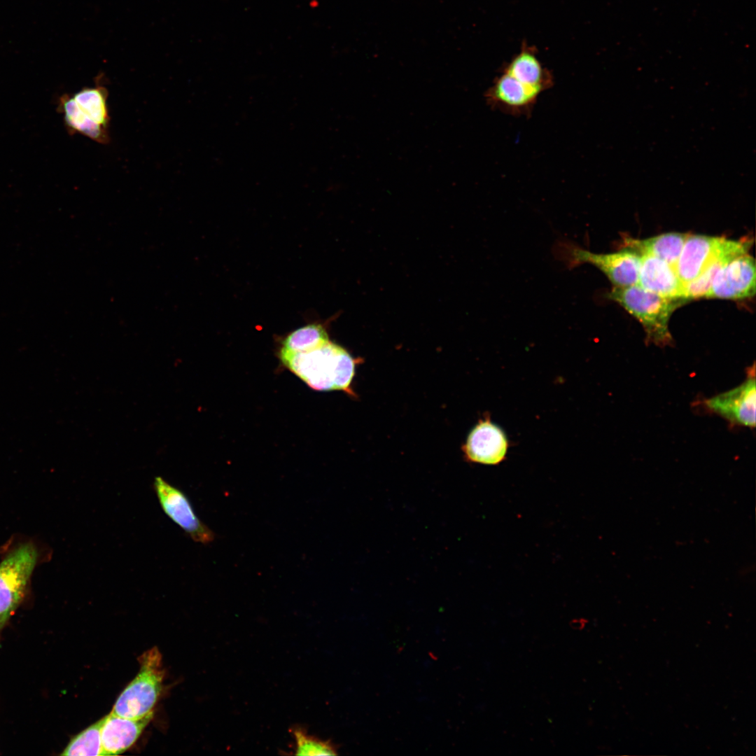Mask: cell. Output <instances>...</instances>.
I'll return each instance as SVG.
<instances>
[{
	"instance_id": "cell-11",
	"label": "cell",
	"mask_w": 756,
	"mask_h": 756,
	"mask_svg": "<svg viewBox=\"0 0 756 756\" xmlns=\"http://www.w3.org/2000/svg\"><path fill=\"white\" fill-rule=\"evenodd\" d=\"M507 440L503 431L489 420L480 421L469 433L464 451L472 462L496 465L505 458Z\"/></svg>"
},
{
	"instance_id": "cell-13",
	"label": "cell",
	"mask_w": 756,
	"mask_h": 756,
	"mask_svg": "<svg viewBox=\"0 0 756 756\" xmlns=\"http://www.w3.org/2000/svg\"><path fill=\"white\" fill-rule=\"evenodd\" d=\"M637 285L665 298L685 300V284L680 279L675 267L652 255H640Z\"/></svg>"
},
{
	"instance_id": "cell-19",
	"label": "cell",
	"mask_w": 756,
	"mask_h": 756,
	"mask_svg": "<svg viewBox=\"0 0 756 756\" xmlns=\"http://www.w3.org/2000/svg\"><path fill=\"white\" fill-rule=\"evenodd\" d=\"M329 341L328 335L321 324L312 323L301 327L285 337L281 349L298 351L320 345Z\"/></svg>"
},
{
	"instance_id": "cell-5",
	"label": "cell",
	"mask_w": 756,
	"mask_h": 756,
	"mask_svg": "<svg viewBox=\"0 0 756 756\" xmlns=\"http://www.w3.org/2000/svg\"><path fill=\"white\" fill-rule=\"evenodd\" d=\"M559 257L569 268L590 264L601 270L615 287L637 284L640 255L623 249L610 253H595L571 243H560Z\"/></svg>"
},
{
	"instance_id": "cell-4",
	"label": "cell",
	"mask_w": 756,
	"mask_h": 756,
	"mask_svg": "<svg viewBox=\"0 0 756 756\" xmlns=\"http://www.w3.org/2000/svg\"><path fill=\"white\" fill-rule=\"evenodd\" d=\"M162 657L154 648L140 657V671L117 699L111 713L138 719L153 712L162 690L164 672Z\"/></svg>"
},
{
	"instance_id": "cell-16",
	"label": "cell",
	"mask_w": 756,
	"mask_h": 756,
	"mask_svg": "<svg viewBox=\"0 0 756 756\" xmlns=\"http://www.w3.org/2000/svg\"><path fill=\"white\" fill-rule=\"evenodd\" d=\"M689 234L668 232L640 239L625 236L622 248L637 254L650 255L666 261L675 267L683 244Z\"/></svg>"
},
{
	"instance_id": "cell-6",
	"label": "cell",
	"mask_w": 756,
	"mask_h": 756,
	"mask_svg": "<svg viewBox=\"0 0 756 756\" xmlns=\"http://www.w3.org/2000/svg\"><path fill=\"white\" fill-rule=\"evenodd\" d=\"M38 559L32 543L27 542L10 552L0 563V628L21 603Z\"/></svg>"
},
{
	"instance_id": "cell-7",
	"label": "cell",
	"mask_w": 756,
	"mask_h": 756,
	"mask_svg": "<svg viewBox=\"0 0 756 756\" xmlns=\"http://www.w3.org/2000/svg\"><path fill=\"white\" fill-rule=\"evenodd\" d=\"M153 488L164 513L194 541L209 544L215 533L195 514L187 496L161 477L155 478Z\"/></svg>"
},
{
	"instance_id": "cell-21",
	"label": "cell",
	"mask_w": 756,
	"mask_h": 756,
	"mask_svg": "<svg viewBox=\"0 0 756 756\" xmlns=\"http://www.w3.org/2000/svg\"><path fill=\"white\" fill-rule=\"evenodd\" d=\"M570 625H571L573 629H577V630H581V629H583V627L584 626V624L582 620H575V621H572L571 623H570Z\"/></svg>"
},
{
	"instance_id": "cell-2",
	"label": "cell",
	"mask_w": 756,
	"mask_h": 756,
	"mask_svg": "<svg viewBox=\"0 0 756 756\" xmlns=\"http://www.w3.org/2000/svg\"><path fill=\"white\" fill-rule=\"evenodd\" d=\"M608 298L621 305L643 326L647 340L659 346L672 342L668 322L673 312L686 301L648 291L637 284L614 286Z\"/></svg>"
},
{
	"instance_id": "cell-12",
	"label": "cell",
	"mask_w": 756,
	"mask_h": 756,
	"mask_svg": "<svg viewBox=\"0 0 756 756\" xmlns=\"http://www.w3.org/2000/svg\"><path fill=\"white\" fill-rule=\"evenodd\" d=\"M724 237L689 234L675 266L685 284L697 278L718 253Z\"/></svg>"
},
{
	"instance_id": "cell-17",
	"label": "cell",
	"mask_w": 756,
	"mask_h": 756,
	"mask_svg": "<svg viewBox=\"0 0 756 756\" xmlns=\"http://www.w3.org/2000/svg\"><path fill=\"white\" fill-rule=\"evenodd\" d=\"M504 71L541 93L554 84L550 74L542 67L538 58L528 51L517 55Z\"/></svg>"
},
{
	"instance_id": "cell-1",
	"label": "cell",
	"mask_w": 756,
	"mask_h": 756,
	"mask_svg": "<svg viewBox=\"0 0 756 756\" xmlns=\"http://www.w3.org/2000/svg\"><path fill=\"white\" fill-rule=\"evenodd\" d=\"M281 363L316 391H349L355 363L342 346L330 340L306 350L279 349Z\"/></svg>"
},
{
	"instance_id": "cell-9",
	"label": "cell",
	"mask_w": 756,
	"mask_h": 756,
	"mask_svg": "<svg viewBox=\"0 0 756 756\" xmlns=\"http://www.w3.org/2000/svg\"><path fill=\"white\" fill-rule=\"evenodd\" d=\"M755 294V261L748 253L736 256L715 274L708 298L741 300Z\"/></svg>"
},
{
	"instance_id": "cell-15",
	"label": "cell",
	"mask_w": 756,
	"mask_h": 756,
	"mask_svg": "<svg viewBox=\"0 0 756 756\" xmlns=\"http://www.w3.org/2000/svg\"><path fill=\"white\" fill-rule=\"evenodd\" d=\"M752 244L749 237L739 240L724 239L718 253L711 259L701 274L695 279L685 284L683 299L706 298L711 283L718 272L730 260L742 254L747 253Z\"/></svg>"
},
{
	"instance_id": "cell-18",
	"label": "cell",
	"mask_w": 756,
	"mask_h": 756,
	"mask_svg": "<svg viewBox=\"0 0 756 756\" xmlns=\"http://www.w3.org/2000/svg\"><path fill=\"white\" fill-rule=\"evenodd\" d=\"M104 720V717L74 736L61 755L104 756L101 738Z\"/></svg>"
},
{
	"instance_id": "cell-10",
	"label": "cell",
	"mask_w": 756,
	"mask_h": 756,
	"mask_svg": "<svg viewBox=\"0 0 756 756\" xmlns=\"http://www.w3.org/2000/svg\"><path fill=\"white\" fill-rule=\"evenodd\" d=\"M542 93L503 71L486 90L484 97L488 106L504 113L530 115Z\"/></svg>"
},
{
	"instance_id": "cell-3",
	"label": "cell",
	"mask_w": 756,
	"mask_h": 756,
	"mask_svg": "<svg viewBox=\"0 0 756 756\" xmlns=\"http://www.w3.org/2000/svg\"><path fill=\"white\" fill-rule=\"evenodd\" d=\"M108 90L98 78L94 87L84 88L73 96H62L59 106L67 128L102 144L110 141Z\"/></svg>"
},
{
	"instance_id": "cell-8",
	"label": "cell",
	"mask_w": 756,
	"mask_h": 756,
	"mask_svg": "<svg viewBox=\"0 0 756 756\" xmlns=\"http://www.w3.org/2000/svg\"><path fill=\"white\" fill-rule=\"evenodd\" d=\"M739 386L706 399V407L734 425L755 426L756 386L755 367Z\"/></svg>"
},
{
	"instance_id": "cell-20",
	"label": "cell",
	"mask_w": 756,
	"mask_h": 756,
	"mask_svg": "<svg viewBox=\"0 0 756 756\" xmlns=\"http://www.w3.org/2000/svg\"><path fill=\"white\" fill-rule=\"evenodd\" d=\"M290 733L295 740L293 747L294 755H335L337 754V748L331 741H324L310 735L303 727L298 726L292 727Z\"/></svg>"
},
{
	"instance_id": "cell-14",
	"label": "cell",
	"mask_w": 756,
	"mask_h": 756,
	"mask_svg": "<svg viewBox=\"0 0 756 756\" xmlns=\"http://www.w3.org/2000/svg\"><path fill=\"white\" fill-rule=\"evenodd\" d=\"M153 718V712L131 719L110 713L104 717L101 730L104 755H117L130 748Z\"/></svg>"
}]
</instances>
